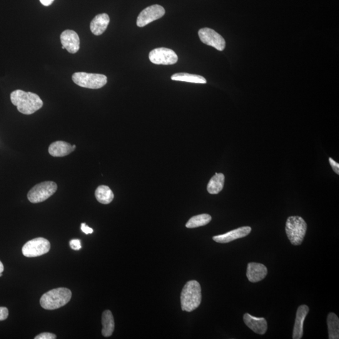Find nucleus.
<instances>
[{
  "instance_id": "obj_11",
  "label": "nucleus",
  "mask_w": 339,
  "mask_h": 339,
  "mask_svg": "<svg viewBox=\"0 0 339 339\" xmlns=\"http://www.w3.org/2000/svg\"><path fill=\"white\" fill-rule=\"evenodd\" d=\"M62 46L71 54H76L80 48V40L76 32L67 30L61 35Z\"/></svg>"
},
{
  "instance_id": "obj_9",
  "label": "nucleus",
  "mask_w": 339,
  "mask_h": 339,
  "mask_svg": "<svg viewBox=\"0 0 339 339\" xmlns=\"http://www.w3.org/2000/svg\"><path fill=\"white\" fill-rule=\"evenodd\" d=\"M164 14H165V11L163 7L158 5H154V6L147 7L139 14L137 19V26L139 27L146 26L152 22L161 18Z\"/></svg>"
},
{
  "instance_id": "obj_7",
  "label": "nucleus",
  "mask_w": 339,
  "mask_h": 339,
  "mask_svg": "<svg viewBox=\"0 0 339 339\" xmlns=\"http://www.w3.org/2000/svg\"><path fill=\"white\" fill-rule=\"evenodd\" d=\"M51 243L47 239L38 238L27 242L22 248V253L26 257L34 258L48 253Z\"/></svg>"
},
{
  "instance_id": "obj_10",
  "label": "nucleus",
  "mask_w": 339,
  "mask_h": 339,
  "mask_svg": "<svg viewBox=\"0 0 339 339\" xmlns=\"http://www.w3.org/2000/svg\"><path fill=\"white\" fill-rule=\"evenodd\" d=\"M199 36L204 44L213 47L219 51H223L225 49V40L213 29H202L199 31Z\"/></svg>"
},
{
  "instance_id": "obj_5",
  "label": "nucleus",
  "mask_w": 339,
  "mask_h": 339,
  "mask_svg": "<svg viewBox=\"0 0 339 339\" xmlns=\"http://www.w3.org/2000/svg\"><path fill=\"white\" fill-rule=\"evenodd\" d=\"M72 81L82 88L98 89L105 86L108 81L107 77L103 74L76 72L72 76Z\"/></svg>"
},
{
  "instance_id": "obj_3",
  "label": "nucleus",
  "mask_w": 339,
  "mask_h": 339,
  "mask_svg": "<svg viewBox=\"0 0 339 339\" xmlns=\"http://www.w3.org/2000/svg\"><path fill=\"white\" fill-rule=\"evenodd\" d=\"M72 297L71 291L66 288L50 290L42 296L40 303L42 308L52 310L62 307L69 303Z\"/></svg>"
},
{
  "instance_id": "obj_31",
  "label": "nucleus",
  "mask_w": 339,
  "mask_h": 339,
  "mask_svg": "<svg viewBox=\"0 0 339 339\" xmlns=\"http://www.w3.org/2000/svg\"><path fill=\"white\" fill-rule=\"evenodd\" d=\"M3 275V273H0V277Z\"/></svg>"
},
{
  "instance_id": "obj_25",
  "label": "nucleus",
  "mask_w": 339,
  "mask_h": 339,
  "mask_svg": "<svg viewBox=\"0 0 339 339\" xmlns=\"http://www.w3.org/2000/svg\"><path fill=\"white\" fill-rule=\"evenodd\" d=\"M56 338V335L54 333L49 332H44L37 335L35 339H55Z\"/></svg>"
},
{
  "instance_id": "obj_8",
  "label": "nucleus",
  "mask_w": 339,
  "mask_h": 339,
  "mask_svg": "<svg viewBox=\"0 0 339 339\" xmlns=\"http://www.w3.org/2000/svg\"><path fill=\"white\" fill-rule=\"evenodd\" d=\"M149 59L154 64L173 65L178 62V56L173 50L161 47L149 52Z\"/></svg>"
},
{
  "instance_id": "obj_16",
  "label": "nucleus",
  "mask_w": 339,
  "mask_h": 339,
  "mask_svg": "<svg viewBox=\"0 0 339 339\" xmlns=\"http://www.w3.org/2000/svg\"><path fill=\"white\" fill-rule=\"evenodd\" d=\"M110 22L108 14H99L94 17L90 25V29L94 35L99 36L103 34L106 31L107 27Z\"/></svg>"
},
{
  "instance_id": "obj_22",
  "label": "nucleus",
  "mask_w": 339,
  "mask_h": 339,
  "mask_svg": "<svg viewBox=\"0 0 339 339\" xmlns=\"http://www.w3.org/2000/svg\"><path fill=\"white\" fill-rule=\"evenodd\" d=\"M328 338L338 339L339 338V319L335 313H330L327 317Z\"/></svg>"
},
{
  "instance_id": "obj_13",
  "label": "nucleus",
  "mask_w": 339,
  "mask_h": 339,
  "mask_svg": "<svg viewBox=\"0 0 339 339\" xmlns=\"http://www.w3.org/2000/svg\"><path fill=\"white\" fill-rule=\"evenodd\" d=\"M268 269L263 264L249 263L247 268L246 276L252 283L259 282L267 275Z\"/></svg>"
},
{
  "instance_id": "obj_14",
  "label": "nucleus",
  "mask_w": 339,
  "mask_h": 339,
  "mask_svg": "<svg viewBox=\"0 0 339 339\" xmlns=\"http://www.w3.org/2000/svg\"><path fill=\"white\" fill-rule=\"evenodd\" d=\"M243 319L246 325L254 332L263 335L267 331V321L265 318L256 317V316L251 315L250 314L245 313Z\"/></svg>"
},
{
  "instance_id": "obj_23",
  "label": "nucleus",
  "mask_w": 339,
  "mask_h": 339,
  "mask_svg": "<svg viewBox=\"0 0 339 339\" xmlns=\"http://www.w3.org/2000/svg\"><path fill=\"white\" fill-rule=\"evenodd\" d=\"M211 220V216L209 214H200V215L194 216L189 219L186 224V227L188 228H199V227L207 225L210 223Z\"/></svg>"
},
{
  "instance_id": "obj_29",
  "label": "nucleus",
  "mask_w": 339,
  "mask_h": 339,
  "mask_svg": "<svg viewBox=\"0 0 339 339\" xmlns=\"http://www.w3.org/2000/svg\"><path fill=\"white\" fill-rule=\"evenodd\" d=\"M43 6L48 7L53 3L54 0H40Z\"/></svg>"
},
{
  "instance_id": "obj_17",
  "label": "nucleus",
  "mask_w": 339,
  "mask_h": 339,
  "mask_svg": "<svg viewBox=\"0 0 339 339\" xmlns=\"http://www.w3.org/2000/svg\"><path fill=\"white\" fill-rule=\"evenodd\" d=\"M75 149L71 144L62 141H57L52 143L49 148L50 154L54 157H62L68 155Z\"/></svg>"
},
{
  "instance_id": "obj_12",
  "label": "nucleus",
  "mask_w": 339,
  "mask_h": 339,
  "mask_svg": "<svg viewBox=\"0 0 339 339\" xmlns=\"http://www.w3.org/2000/svg\"><path fill=\"white\" fill-rule=\"evenodd\" d=\"M251 232V228L249 226L242 227L234 230L228 232L226 234L213 237V240L219 243H228L236 239L244 238Z\"/></svg>"
},
{
  "instance_id": "obj_30",
  "label": "nucleus",
  "mask_w": 339,
  "mask_h": 339,
  "mask_svg": "<svg viewBox=\"0 0 339 339\" xmlns=\"http://www.w3.org/2000/svg\"><path fill=\"white\" fill-rule=\"evenodd\" d=\"M4 271V266L3 263H2V261H0V273H3Z\"/></svg>"
},
{
  "instance_id": "obj_19",
  "label": "nucleus",
  "mask_w": 339,
  "mask_h": 339,
  "mask_svg": "<svg viewBox=\"0 0 339 339\" xmlns=\"http://www.w3.org/2000/svg\"><path fill=\"white\" fill-rule=\"evenodd\" d=\"M225 177L223 174L216 173L211 179L208 185V191L211 194H218L223 190Z\"/></svg>"
},
{
  "instance_id": "obj_18",
  "label": "nucleus",
  "mask_w": 339,
  "mask_h": 339,
  "mask_svg": "<svg viewBox=\"0 0 339 339\" xmlns=\"http://www.w3.org/2000/svg\"><path fill=\"white\" fill-rule=\"evenodd\" d=\"M102 334L106 337L110 336L114 330V321L113 314L110 310H105L102 315Z\"/></svg>"
},
{
  "instance_id": "obj_6",
  "label": "nucleus",
  "mask_w": 339,
  "mask_h": 339,
  "mask_svg": "<svg viewBox=\"0 0 339 339\" xmlns=\"http://www.w3.org/2000/svg\"><path fill=\"white\" fill-rule=\"evenodd\" d=\"M57 189V184L54 182H44L34 186L29 191L27 198L32 203H42L53 195Z\"/></svg>"
},
{
  "instance_id": "obj_27",
  "label": "nucleus",
  "mask_w": 339,
  "mask_h": 339,
  "mask_svg": "<svg viewBox=\"0 0 339 339\" xmlns=\"http://www.w3.org/2000/svg\"><path fill=\"white\" fill-rule=\"evenodd\" d=\"M329 162H330V165L331 166V168H333V171L335 172V173L336 174H339V164L337 163V162H336L335 161H334L333 159L331 158H329Z\"/></svg>"
},
{
  "instance_id": "obj_21",
  "label": "nucleus",
  "mask_w": 339,
  "mask_h": 339,
  "mask_svg": "<svg viewBox=\"0 0 339 339\" xmlns=\"http://www.w3.org/2000/svg\"><path fill=\"white\" fill-rule=\"evenodd\" d=\"M172 80L177 81H183L191 82L196 84H206L207 81L204 77L198 75L191 74L188 73H177L173 75Z\"/></svg>"
},
{
  "instance_id": "obj_24",
  "label": "nucleus",
  "mask_w": 339,
  "mask_h": 339,
  "mask_svg": "<svg viewBox=\"0 0 339 339\" xmlns=\"http://www.w3.org/2000/svg\"><path fill=\"white\" fill-rule=\"evenodd\" d=\"M69 244L71 248L75 251L80 250L82 248L81 241L79 240V239L71 240L70 241Z\"/></svg>"
},
{
  "instance_id": "obj_1",
  "label": "nucleus",
  "mask_w": 339,
  "mask_h": 339,
  "mask_svg": "<svg viewBox=\"0 0 339 339\" xmlns=\"http://www.w3.org/2000/svg\"><path fill=\"white\" fill-rule=\"evenodd\" d=\"M11 99L12 104L17 106L18 111L27 115L36 113L44 104L37 94L22 90L12 92Z\"/></svg>"
},
{
  "instance_id": "obj_26",
  "label": "nucleus",
  "mask_w": 339,
  "mask_h": 339,
  "mask_svg": "<svg viewBox=\"0 0 339 339\" xmlns=\"http://www.w3.org/2000/svg\"><path fill=\"white\" fill-rule=\"evenodd\" d=\"M9 316V310L6 307H0V321L6 320Z\"/></svg>"
},
{
  "instance_id": "obj_4",
  "label": "nucleus",
  "mask_w": 339,
  "mask_h": 339,
  "mask_svg": "<svg viewBox=\"0 0 339 339\" xmlns=\"http://www.w3.org/2000/svg\"><path fill=\"white\" fill-rule=\"evenodd\" d=\"M307 229L305 221L300 216L289 217L286 221L285 231L290 243L294 246L300 245Z\"/></svg>"
},
{
  "instance_id": "obj_15",
  "label": "nucleus",
  "mask_w": 339,
  "mask_h": 339,
  "mask_svg": "<svg viewBox=\"0 0 339 339\" xmlns=\"http://www.w3.org/2000/svg\"><path fill=\"white\" fill-rule=\"evenodd\" d=\"M309 312L308 306L303 305L299 306L296 311L295 325H294L293 338L300 339L303 334V323Z\"/></svg>"
},
{
  "instance_id": "obj_2",
  "label": "nucleus",
  "mask_w": 339,
  "mask_h": 339,
  "mask_svg": "<svg viewBox=\"0 0 339 339\" xmlns=\"http://www.w3.org/2000/svg\"><path fill=\"white\" fill-rule=\"evenodd\" d=\"M182 310L191 312L201 305L202 301L201 286L196 280L188 281L182 291Z\"/></svg>"
},
{
  "instance_id": "obj_28",
  "label": "nucleus",
  "mask_w": 339,
  "mask_h": 339,
  "mask_svg": "<svg viewBox=\"0 0 339 339\" xmlns=\"http://www.w3.org/2000/svg\"><path fill=\"white\" fill-rule=\"evenodd\" d=\"M81 228L82 231L86 234H92L94 231L93 229L89 228V227L87 226L85 223L81 224Z\"/></svg>"
},
{
  "instance_id": "obj_20",
  "label": "nucleus",
  "mask_w": 339,
  "mask_h": 339,
  "mask_svg": "<svg viewBox=\"0 0 339 339\" xmlns=\"http://www.w3.org/2000/svg\"><path fill=\"white\" fill-rule=\"evenodd\" d=\"M95 196L97 201L103 204H109L114 199L113 192L106 186H99L95 192Z\"/></svg>"
}]
</instances>
